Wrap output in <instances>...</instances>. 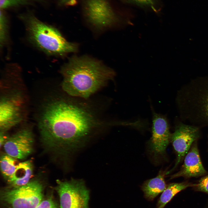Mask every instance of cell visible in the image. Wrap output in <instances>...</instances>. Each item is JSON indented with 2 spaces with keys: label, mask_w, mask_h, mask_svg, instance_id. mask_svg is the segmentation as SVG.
Masks as SVG:
<instances>
[{
  "label": "cell",
  "mask_w": 208,
  "mask_h": 208,
  "mask_svg": "<svg viewBox=\"0 0 208 208\" xmlns=\"http://www.w3.org/2000/svg\"><path fill=\"white\" fill-rule=\"evenodd\" d=\"M35 208H58L55 202L51 198L43 200Z\"/></svg>",
  "instance_id": "obj_21"
},
{
  "label": "cell",
  "mask_w": 208,
  "mask_h": 208,
  "mask_svg": "<svg viewBox=\"0 0 208 208\" xmlns=\"http://www.w3.org/2000/svg\"><path fill=\"white\" fill-rule=\"evenodd\" d=\"M0 42L1 49L7 44L8 40V20L5 10L0 9Z\"/></svg>",
  "instance_id": "obj_18"
},
{
  "label": "cell",
  "mask_w": 208,
  "mask_h": 208,
  "mask_svg": "<svg viewBox=\"0 0 208 208\" xmlns=\"http://www.w3.org/2000/svg\"><path fill=\"white\" fill-rule=\"evenodd\" d=\"M81 11L86 19L98 27L112 25L118 18L109 0H82Z\"/></svg>",
  "instance_id": "obj_8"
},
{
  "label": "cell",
  "mask_w": 208,
  "mask_h": 208,
  "mask_svg": "<svg viewBox=\"0 0 208 208\" xmlns=\"http://www.w3.org/2000/svg\"><path fill=\"white\" fill-rule=\"evenodd\" d=\"M60 208H88L90 192L83 180L57 181Z\"/></svg>",
  "instance_id": "obj_6"
},
{
  "label": "cell",
  "mask_w": 208,
  "mask_h": 208,
  "mask_svg": "<svg viewBox=\"0 0 208 208\" xmlns=\"http://www.w3.org/2000/svg\"><path fill=\"white\" fill-rule=\"evenodd\" d=\"M195 184L187 182L171 183L162 192L157 204V208H164L177 193L189 187H194Z\"/></svg>",
  "instance_id": "obj_15"
},
{
  "label": "cell",
  "mask_w": 208,
  "mask_h": 208,
  "mask_svg": "<svg viewBox=\"0 0 208 208\" xmlns=\"http://www.w3.org/2000/svg\"><path fill=\"white\" fill-rule=\"evenodd\" d=\"M47 0H0V9L5 10L46 3Z\"/></svg>",
  "instance_id": "obj_17"
},
{
  "label": "cell",
  "mask_w": 208,
  "mask_h": 208,
  "mask_svg": "<svg viewBox=\"0 0 208 208\" xmlns=\"http://www.w3.org/2000/svg\"><path fill=\"white\" fill-rule=\"evenodd\" d=\"M166 174L164 171H160L156 177L145 181L143 183L142 189L148 200H153L166 189L167 186L164 179Z\"/></svg>",
  "instance_id": "obj_14"
},
{
  "label": "cell",
  "mask_w": 208,
  "mask_h": 208,
  "mask_svg": "<svg viewBox=\"0 0 208 208\" xmlns=\"http://www.w3.org/2000/svg\"><path fill=\"white\" fill-rule=\"evenodd\" d=\"M63 90L74 96L87 98L113 79V70L89 57L74 56L62 68Z\"/></svg>",
  "instance_id": "obj_2"
},
{
  "label": "cell",
  "mask_w": 208,
  "mask_h": 208,
  "mask_svg": "<svg viewBox=\"0 0 208 208\" xmlns=\"http://www.w3.org/2000/svg\"><path fill=\"white\" fill-rule=\"evenodd\" d=\"M206 173L201 162L196 141L186 155L180 170L171 175L170 178L172 179L181 177L185 178L197 177Z\"/></svg>",
  "instance_id": "obj_12"
},
{
  "label": "cell",
  "mask_w": 208,
  "mask_h": 208,
  "mask_svg": "<svg viewBox=\"0 0 208 208\" xmlns=\"http://www.w3.org/2000/svg\"><path fill=\"white\" fill-rule=\"evenodd\" d=\"M94 124L86 110L71 102L54 100L46 104L38 127L46 148L57 154H67L78 147L90 133Z\"/></svg>",
  "instance_id": "obj_1"
},
{
  "label": "cell",
  "mask_w": 208,
  "mask_h": 208,
  "mask_svg": "<svg viewBox=\"0 0 208 208\" xmlns=\"http://www.w3.org/2000/svg\"><path fill=\"white\" fill-rule=\"evenodd\" d=\"M43 191L42 184L33 181L21 186L3 190L1 200L7 208H35L42 200Z\"/></svg>",
  "instance_id": "obj_5"
},
{
  "label": "cell",
  "mask_w": 208,
  "mask_h": 208,
  "mask_svg": "<svg viewBox=\"0 0 208 208\" xmlns=\"http://www.w3.org/2000/svg\"><path fill=\"white\" fill-rule=\"evenodd\" d=\"M198 127L180 124L171 134L170 142L176 152L177 157L175 165L171 171L177 167L187 153L192 144L199 136Z\"/></svg>",
  "instance_id": "obj_10"
},
{
  "label": "cell",
  "mask_w": 208,
  "mask_h": 208,
  "mask_svg": "<svg viewBox=\"0 0 208 208\" xmlns=\"http://www.w3.org/2000/svg\"><path fill=\"white\" fill-rule=\"evenodd\" d=\"M19 17L25 25L30 41L46 54L62 55L77 51V44L67 41L57 29L40 20L32 12L21 14Z\"/></svg>",
  "instance_id": "obj_3"
},
{
  "label": "cell",
  "mask_w": 208,
  "mask_h": 208,
  "mask_svg": "<svg viewBox=\"0 0 208 208\" xmlns=\"http://www.w3.org/2000/svg\"><path fill=\"white\" fill-rule=\"evenodd\" d=\"M34 137L31 131L24 128L8 137L3 146L6 153L15 159H23L33 151Z\"/></svg>",
  "instance_id": "obj_11"
},
{
  "label": "cell",
  "mask_w": 208,
  "mask_h": 208,
  "mask_svg": "<svg viewBox=\"0 0 208 208\" xmlns=\"http://www.w3.org/2000/svg\"><path fill=\"white\" fill-rule=\"evenodd\" d=\"M25 103L21 92L3 96L0 103V131L6 132L22 122L24 118Z\"/></svg>",
  "instance_id": "obj_7"
},
{
  "label": "cell",
  "mask_w": 208,
  "mask_h": 208,
  "mask_svg": "<svg viewBox=\"0 0 208 208\" xmlns=\"http://www.w3.org/2000/svg\"><path fill=\"white\" fill-rule=\"evenodd\" d=\"M5 132L0 131V143L1 147L3 145L8 137L6 135Z\"/></svg>",
  "instance_id": "obj_22"
},
{
  "label": "cell",
  "mask_w": 208,
  "mask_h": 208,
  "mask_svg": "<svg viewBox=\"0 0 208 208\" xmlns=\"http://www.w3.org/2000/svg\"><path fill=\"white\" fill-rule=\"evenodd\" d=\"M177 102L183 120L208 125V80L195 81L183 86L178 93Z\"/></svg>",
  "instance_id": "obj_4"
},
{
  "label": "cell",
  "mask_w": 208,
  "mask_h": 208,
  "mask_svg": "<svg viewBox=\"0 0 208 208\" xmlns=\"http://www.w3.org/2000/svg\"><path fill=\"white\" fill-rule=\"evenodd\" d=\"M193 187L196 191L203 192L208 194V174L201 178Z\"/></svg>",
  "instance_id": "obj_19"
},
{
  "label": "cell",
  "mask_w": 208,
  "mask_h": 208,
  "mask_svg": "<svg viewBox=\"0 0 208 208\" xmlns=\"http://www.w3.org/2000/svg\"><path fill=\"white\" fill-rule=\"evenodd\" d=\"M152 135L148 143L149 151L155 161L164 160L170 142L168 123L166 117L153 111Z\"/></svg>",
  "instance_id": "obj_9"
},
{
  "label": "cell",
  "mask_w": 208,
  "mask_h": 208,
  "mask_svg": "<svg viewBox=\"0 0 208 208\" xmlns=\"http://www.w3.org/2000/svg\"><path fill=\"white\" fill-rule=\"evenodd\" d=\"M33 168L29 160L18 164L14 173L7 179L10 187H16L27 184L32 176Z\"/></svg>",
  "instance_id": "obj_13"
},
{
  "label": "cell",
  "mask_w": 208,
  "mask_h": 208,
  "mask_svg": "<svg viewBox=\"0 0 208 208\" xmlns=\"http://www.w3.org/2000/svg\"><path fill=\"white\" fill-rule=\"evenodd\" d=\"M127 3L136 4L140 6H150L153 8L154 5V0H123Z\"/></svg>",
  "instance_id": "obj_20"
},
{
  "label": "cell",
  "mask_w": 208,
  "mask_h": 208,
  "mask_svg": "<svg viewBox=\"0 0 208 208\" xmlns=\"http://www.w3.org/2000/svg\"><path fill=\"white\" fill-rule=\"evenodd\" d=\"M15 159L6 153L1 157V171L3 176L7 179L14 173L18 165L16 164Z\"/></svg>",
  "instance_id": "obj_16"
}]
</instances>
